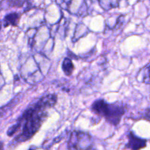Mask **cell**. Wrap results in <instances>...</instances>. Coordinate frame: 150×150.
<instances>
[{"instance_id":"cell-1","label":"cell","mask_w":150,"mask_h":150,"mask_svg":"<svg viewBox=\"0 0 150 150\" xmlns=\"http://www.w3.org/2000/svg\"><path fill=\"white\" fill-rule=\"evenodd\" d=\"M57 101V95L49 94L29 105L16 121V124L7 130V136L18 133L14 141L21 143L32 139L40 130L48 116V110L53 108Z\"/></svg>"},{"instance_id":"cell-10","label":"cell","mask_w":150,"mask_h":150,"mask_svg":"<svg viewBox=\"0 0 150 150\" xmlns=\"http://www.w3.org/2000/svg\"><path fill=\"white\" fill-rule=\"evenodd\" d=\"M3 149V144L2 143H0V149Z\"/></svg>"},{"instance_id":"cell-3","label":"cell","mask_w":150,"mask_h":150,"mask_svg":"<svg viewBox=\"0 0 150 150\" xmlns=\"http://www.w3.org/2000/svg\"><path fill=\"white\" fill-rule=\"evenodd\" d=\"M92 137L87 133L74 131L69 139L68 149H92Z\"/></svg>"},{"instance_id":"cell-8","label":"cell","mask_w":150,"mask_h":150,"mask_svg":"<svg viewBox=\"0 0 150 150\" xmlns=\"http://www.w3.org/2000/svg\"><path fill=\"white\" fill-rule=\"evenodd\" d=\"M100 7L105 10H109L117 7L120 4V0H98Z\"/></svg>"},{"instance_id":"cell-6","label":"cell","mask_w":150,"mask_h":150,"mask_svg":"<svg viewBox=\"0 0 150 150\" xmlns=\"http://www.w3.org/2000/svg\"><path fill=\"white\" fill-rule=\"evenodd\" d=\"M28 0H2L0 3L1 9H7L10 7H22L27 2Z\"/></svg>"},{"instance_id":"cell-11","label":"cell","mask_w":150,"mask_h":150,"mask_svg":"<svg viewBox=\"0 0 150 150\" xmlns=\"http://www.w3.org/2000/svg\"><path fill=\"white\" fill-rule=\"evenodd\" d=\"M1 22L0 21V30H1Z\"/></svg>"},{"instance_id":"cell-7","label":"cell","mask_w":150,"mask_h":150,"mask_svg":"<svg viewBox=\"0 0 150 150\" xmlns=\"http://www.w3.org/2000/svg\"><path fill=\"white\" fill-rule=\"evenodd\" d=\"M75 70V67L72 60L70 58H65L62 62V70L64 74L70 76L73 74Z\"/></svg>"},{"instance_id":"cell-2","label":"cell","mask_w":150,"mask_h":150,"mask_svg":"<svg viewBox=\"0 0 150 150\" xmlns=\"http://www.w3.org/2000/svg\"><path fill=\"white\" fill-rule=\"evenodd\" d=\"M92 111L103 117L110 124L117 126L120 122L125 110L122 103H108L104 100H97L92 105Z\"/></svg>"},{"instance_id":"cell-9","label":"cell","mask_w":150,"mask_h":150,"mask_svg":"<svg viewBox=\"0 0 150 150\" xmlns=\"http://www.w3.org/2000/svg\"><path fill=\"white\" fill-rule=\"evenodd\" d=\"M142 82L146 84H150V62L143 69V79Z\"/></svg>"},{"instance_id":"cell-4","label":"cell","mask_w":150,"mask_h":150,"mask_svg":"<svg viewBox=\"0 0 150 150\" xmlns=\"http://www.w3.org/2000/svg\"><path fill=\"white\" fill-rule=\"evenodd\" d=\"M146 146V140L137 137L133 132L128 135V143L126 145V149H140Z\"/></svg>"},{"instance_id":"cell-5","label":"cell","mask_w":150,"mask_h":150,"mask_svg":"<svg viewBox=\"0 0 150 150\" xmlns=\"http://www.w3.org/2000/svg\"><path fill=\"white\" fill-rule=\"evenodd\" d=\"M21 18V14L18 13H12L7 15L4 18L3 26L4 27H7L9 26H17L18 25L19 21Z\"/></svg>"}]
</instances>
